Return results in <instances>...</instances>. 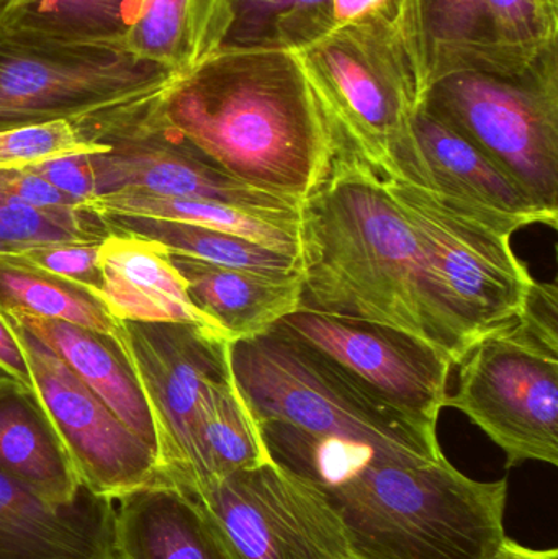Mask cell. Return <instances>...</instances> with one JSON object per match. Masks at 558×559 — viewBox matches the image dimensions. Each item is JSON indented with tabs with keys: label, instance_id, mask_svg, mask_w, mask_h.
I'll return each instance as SVG.
<instances>
[{
	"label": "cell",
	"instance_id": "e0dca14e",
	"mask_svg": "<svg viewBox=\"0 0 558 559\" xmlns=\"http://www.w3.org/2000/svg\"><path fill=\"white\" fill-rule=\"evenodd\" d=\"M98 265L100 286L91 295L117 321L192 324L228 338L193 305L186 280L170 262L169 251L157 242L110 231L100 242Z\"/></svg>",
	"mask_w": 558,
	"mask_h": 559
},
{
	"label": "cell",
	"instance_id": "5bb4252c",
	"mask_svg": "<svg viewBox=\"0 0 558 559\" xmlns=\"http://www.w3.org/2000/svg\"><path fill=\"white\" fill-rule=\"evenodd\" d=\"M7 322L28 361L33 400L64 447L84 488L117 502L138 489L164 483L154 450L51 348L9 319Z\"/></svg>",
	"mask_w": 558,
	"mask_h": 559
},
{
	"label": "cell",
	"instance_id": "6da1fadb",
	"mask_svg": "<svg viewBox=\"0 0 558 559\" xmlns=\"http://www.w3.org/2000/svg\"><path fill=\"white\" fill-rule=\"evenodd\" d=\"M298 215L301 308L399 329L452 365L478 344L382 179L353 151L337 150L330 176Z\"/></svg>",
	"mask_w": 558,
	"mask_h": 559
},
{
	"label": "cell",
	"instance_id": "8d00e7d4",
	"mask_svg": "<svg viewBox=\"0 0 558 559\" xmlns=\"http://www.w3.org/2000/svg\"><path fill=\"white\" fill-rule=\"evenodd\" d=\"M0 368L10 374L28 396H33L28 361L12 325L7 322L2 312H0Z\"/></svg>",
	"mask_w": 558,
	"mask_h": 559
},
{
	"label": "cell",
	"instance_id": "836d02e7",
	"mask_svg": "<svg viewBox=\"0 0 558 559\" xmlns=\"http://www.w3.org/2000/svg\"><path fill=\"white\" fill-rule=\"evenodd\" d=\"M26 170L41 177L59 192L78 200L81 206L82 203L97 195L94 169H92L91 156L87 154L46 160V163L26 167Z\"/></svg>",
	"mask_w": 558,
	"mask_h": 559
},
{
	"label": "cell",
	"instance_id": "d6986e66",
	"mask_svg": "<svg viewBox=\"0 0 558 559\" xmlns=\"http://www.w3.org/2000/svg\"><path fill=\"white\" fill-rule=\"evenodd\" d=\"M193 305L231 342L264 334L301 305V274L272 277L170 254Z\"/></svg>",
	"mask_w": 558,
	"mask_h": 559
},
{
	"label": "cell",
	"instance_id": "3957f363",
	"mask_svg": "<svg viewBox=\"0 0 558 559\" xmlns=\"http://www.w3.org/2000/svg\"><path fill=\"white\" fill-rule=\"evenodd\" d=\"M164 123L233 179L300 205L330 176L336 130L295 52L223 48L157 98Z\"/></svg>",
	"mask_w": 558,
	"mask_h": 559
},
{
	"label": "cell",
	"instance_id": "52a82bcc",
	"mask_svg": "<svg viewBox=\"0 0 558 559\" xmlns=\"http://www.w3.org/2000/svg\"><path fill=\"white\" fill-rule=\"evenodd\" d=\"M380 179L432 275L478 342L513 324L534 283L511 246L520 229L452 197L405 180Z\"/></svg>",
	"mask_w": 558,
	"mask_h": 559
},
{
	"label": "cell",
	"instance_id": "ac0fdd59",
	"mask_svg": "<svg viewBox=\"0 0 558 559\" xmlns=\"http://www.w3.org/2000/svg\"><path fill=\"white\" fill-rule=\"evenodd\" d=\"M117 502L118 559H236L202 504L177 486L156 483Z\"/></svg>",
	"mask_w": 558,
	"mask_h": 559
},
{
	"label": "cell",
	"instance_id": "4dcf8cb0",
	"mask_svg": "<svg viewBox=\"0 0 558 559\" xmlns=\"http://www.w3.org/2000/svg\"><path fill=\"white\" fill-rule=\"evenodd\" d=\"M110 229L84 209L38 210L0 193V254L48 245H100Z\"/></svg>",
	"mask_w": 558,
	"mask_h": 559
},
{
	"label": "cell",
	"instance_id": "4fadbf2b",
	"mask_svg": "<svg viewBox=\"0 0 558 559\" xmlns=\"http://www.w3.org/2000/svg\"><path fill=\"white\" fill-rule=\"evenodd\" d=\"M272 328L327 355L387 406L438 436L454 365L428 342L380 322L301 306Z\"/></svg>",
	"mask_w": 558,
	"mask_h": 559
},
{
	"label": "cell",
	"instance_id": "f1b7e54d",
	"mask_svg": "<svg viewBox=\"0 0 558 559\" xmlns=\"http://www.w3.org/2000/svg\"><path fill=\"white\" fill-rule=\"evenodd\" d=\"M491 74L523 71L558 45V0H480Z\"/></svg>",
	"mask_w": 558,
	"mask_h": 559
},
{
	"label": "cell",
	"instance_id": "83f0119b",
	"mask_svg": "<svg viewBox=\"0 0 558 559\" xmlns=\"http://www.w3.org/2000/svg\"><path fill=\"white\" fill-rule=\"evenodd\" d=\"M200 430L210 485L272 460L261 426L246 404L231 367L206 393Z\"/></svg>",
	"mask_w": 558,
	"mask_h": 559
},
{
	"label": "cell",
	"instance_id": "9c48e42d",
	"mask_svg": "<svg viewBox=\"0 0 558 559\" xmlns=\"http://www.w3.org/2000/svg\"><path fill=\"white\" fill-rule=\"evenodd\" d=\"M177 79L117 46L0 28V131L79 121L163 92Z\"/></svg>",
	"mask_w": 558,
	"mask_h": 559
},
{
	"label": "cell",
	"instance_id": "8fae6325",
	"mask_svg": "<svg viewBox=\"0 0 558 559\" xmlns=\"http://www.w3.org/2000/svg\"><path fill=\"white\" fill-rule=\"evenodd\" d=\"M159 95L157 92L75 121L85 140L110 147L107 153L91 156L97 195L140 190L174 199L213 200L259 212L300 209L213 166L164 123L157 110Z\"/></svg>",
	"mask_w": 558,
	"mask_h": 559
},
{
	"label": "cell",
	"instance_id": "d6a6232c",
	"mask_svg": "<svg viewBox=\"0 0 558 559\" xmlns=\"http://www.w3.org/2000/svg\"><path fill=\"white\" fill-rule=\"evenodd\" d=\"M100 245H48L0 254V261L81 286L92 293L100 286Z\"/></svg>",
	"mask_w": 558,
	"mask_h": 559
},
{
	"label": "cell",
	"instance_id": "74e56055",
	"mask_svg": "<svg viewBox=\"0 0 558 559\" xmlns=\"http://www.w3.org/2000/svg\"><path fill=\"white\" fill-rule=\"evenodd\" d=\"M491 559H558V551L556 548H553V550H533V548L523 547V545L517 544V542L507 537Z\"/></svg>",
	"mask_w": 558,
	"mask_h": 559
},
{
	"label": "cell",
	"instance_id": "484cf974",
	"mask_svg": "<svg viewBox=\"0 0 558 559\" xmlns=\"http://www.w3.org/2000/svg\"><path fill=\"white\" fill-rule=\"evenodd\" d=\"M102 219L110 231L150 239L166 248L170 254L186 255L209 264L258 272L272 277L301 274L300 258L274 251L228 233L163 219L131 216Z\"/></svg>",
	"mask_w": 558,
	"mask_h": 559
},
{
	"label": "cell",
	"instance_id": "9a60e30c",
	"mask_svg": "<svg viewBox=\"0 0 558 559\" xmlns=\"http://www.w3.org/2000/svg\"><path fill=\"white\" fill-rule=\"evenodd\" d=\"M379 177L461 200L518 229L558 226L556 213L541 209L487 154L422 107L413 120L412 141L390 157Z\"/></svg>",
	"mask_w": 558,
	"mask_h": 559
},
{
	"label": "cell",
	"instance_id": "5b68a950",
	"mask_svg": "<svg viewBox=\"0 0 558 559\" xmlns=\"http://www.w3.org/2000/svg\"><path fill=\"white\" fill-rule=\"evenodd\" d=\"M418 107L467 138L541 209L558 215V45L510 75H446Z\"/></svg>",
	"mask_w": 558,
	"mask_h": 559
},
{
	"label": "cell",
	"instance_id": "8992f818",
	"mask_svg": "<svg viewBox=\"0 0 558 559\" xmlns=\"http://www.w3.org/2000/svg\"><path fill=\"white\" fill-rule=\"evenodd\" d=\"M327 110L340 147L379 176L412 141L418 91L395 23L343 26L295 52Z\"/></svg>",
	"mask_w": 558,
	"mask_h": 559
},
{
	"label": "cell",
	"instance_id": "f546056e",
	"mask_svg": "<svg viewBox=\"0 0 558 559\" xmlns=\"http://www.w3.org/2000/svg\"><path fill=\"white\" fill-rule=\"evenodd\" d=\"M0 311H23L114 337L118 321L74 283L0 261Z\"/></svg>",
	"mask_w": 558,
	"mask_h": 559
},
{
	"label": "cell",
	"instance_id": "7a4b0ae2",
	"mask_svg": "<svg viewBox=\"0 0 558 559\" xmlns=\"http://www.w3.org/2000/svg\"><path fill=\"white\" fill-rule=\"evenodd\" d=\"M259 426L272 460L330 502L356 559H491L507 538V478L475 481L446 456L406 465L285 424Z\"/></svg>",
	"mask_w": 558,
	"mask_h": 559
},
{
	"label": "cell",
	"instance_id": "1f68e13d",
	"mask_svg": "<svg viewBox=\"0 0 558 559\" xmlns=\"http://www.w3.org/2000/svg\"><path fill=\"white\" fill-rule=\"evenodd\" d=\"M108 144L85 140L75 121L56 120L0 131V169H26L75 154H102Z\"/></svg>",
	"mask_w": 558,
	"mask_h": 559
},
{
	"label": "cell",
	"instance_id": "f35d334b",
	"mask_svg": "<svg viewBox=\"0 0 558 559\" xmlns=\"http://www.w3.org/2000/svg\"><path fill=\"white\" fill-rule=\"evenodd\" d=\"M26 394L25 391L20 388V384L13 380L10 374H7L5 371L0 368V397L10 396V394ZM28 396V394H26Z\"/></svg>",
	"mask_w": 558,
	"mask_h": 559
},
{
	"label": "cell",
	"instance_id": "e575fe53",
	"mask_svg": "<svg viewBox=\"0 0 558 559\" xmlns=\"http://www.w3.org/2000/svg\"><path fill=\"white\" fill-rule=\"evenodd\" d=\"M0 193L38 210L81 209L78 200L26 169H0Z\"/></svg>",
	"mask_w": 558,
	"mask_h": 559
},
{
	"label": "cell",
	"instance_id": "d590c367",
	"mask_svg": "<svg viewBox=\"0 0 558 559\" xmlns=\"http://www.w3.org/2000/svg\"><path fill=\"white\" fill-rule=\"evenodd\" d=\"M400 2L402 0H333L334 29L372 22L396 25Z\"/></svg>",
	"mask_w": 558,
	"mask_h": 559
},
{
	"label": "cell",
	"instance_id": "7402d4cb",
	"mask_svg": "<svg viewBox=\"0 0 558 559\" xmlns=\"http://www.w3.org/2000/svg\"><path fill=\"white\" fill-rule=\"evenodd\" d=\"M81 209L98 218L163 219L216 229L258 242L284 254H300V215L297 212H259L213 200L174 199L140 190L100 193Z\"/></svg>",
	"mask_w": 558,
	"mask_h": 559
},
{
	"label": "cell",
	"instance_id": "2e32d148",
	"mask_svg": "<svg viewBox=\"0 0 558 559\" xmlns=\"http://www.w3.org/2000/svg\"><path fill=\"white\" fill-rule=\"evenodd\" d=\"M115 501L82 488L55 504L0 472V559H118Z\"/></svg>",
	"mask_w": 558,
	"mask_h": 559
},
{
	"label": "cell",
	"instance_id": "7c38bea8",
	"mask_svg": "<svg viewBox=\"0 0 558 559\" xmlns=\"http://www.w3.org/2000/svg\"><path fill=\"white\" fill-rule=\"evenodd\" d=\"M192 498L236 559H356L320 489L274 460L216 479Z\"/></svg>",
	"mask_w": 558,
	"mask_h": 559
},
{
	"label": "cell",
	"instance_id": "ab89813d",
	"mask_svg": "<svg viewBox=\"0 0 558 559\" xmlns=\"http://www.w3.org/2000/svg\"><path fill=\"white\" fill-rule=\"evenodd\" d=\"M13 2H15V0H0V19L5 15L7 10L13 5Z\"/></svg>",
	"mask_w": 558,
	"mask_h": 559
},
{
	"label": "cell",
	"instance_id": "4316f807",
	"mask_svg": "<svg viewBox=\"0 0 558 559\" xmlns=\"http://www.w3.org/2000/svg\"><path fill=\"white\" fill-rule=\"evenodd\" d=\"M228 5L231 23L223 48L298 52L334 32L333 0H228Z\"/></svg>",
	"mask_w": 558,
	"mask_h": 559
},
{
	"label": "cell",
	"instance_id": "603a6c76",
	"mask_svg": "<svg viewBox=\"0 0 558 559\" xmlns=\"http://www.w3.org/2000/svg\"><path fill=\"white\" fill-rule=\"evenodd\" d=\"M228 0H143L124 51L182 79L223 48Z\"/></svg>",
	"mask_w": 558,
	"mask_h": 559
},
{
	"label": "cell",
	"instance_id": "cb8c5ba5",
	"mask_svg": "<svg viewBox=\"0 0 558 559\" xmlns=\"http://www.w3.org/2000/svg\"><path fill=\"white\" fill-rule=\"evenodd\" d=\"M0 472L55 504L74 501L84 488L45 414L26 394L0 397Z\"/></svg>",
	"mask_w": 558,
	"mask_h": 559
},
{
	"label": "cell",
	"instance_id": "ffe728a7",
	"mask_svg": "<svg viewBox=\"0 0 558 559\" xmlns=\"http://www.w3.org/2000/svg\"><path fill=\"white\" fill-rule=\"evenodd\" d=\"M396 32L419 98L446 75L491 72L480 0H402Z\"/></svg>",
	"mask_w": 558,
	"mask_h": 559
},
{
	"label": "cell",
	"instance_id": "30bf717a",
	"mask_svg": "<svg viewBox=\"0 0 558 559\" xmlns=\"http://www.w3.org/2000/svg\"><path fill=\"white\" fill-rule=\"evenodd\" d=\"M118 345L146 401L164 483L195 496L210 485L202 445L206 393L231 367V342L192 324L118 321Z\"/></svg>",
	"mask_w": 558,
	"mask_h": 559
},
{
	"label": "cell",
	"instance_id": "277c9868",
	"mask_svg": "<svg viewBox=\"0 0 558 559\" xmlns=\"http://www.w3.org/2000/svg\"><path fill=\"white\" fill-rule=\"evenodd\" d=\"M231 370L259 424L370 447L406 465L444 459L438 436L387 406L327 355L277 329L231 342Z\"/></svg>",
	"mask_w": 558,
	"mask_h": 559
},
{
	"label": "cell",
	"instance_id": "d4e9b609",
	"mask_svg": "<svg viewBox=\"0 0 558 559\" xmlns=\"http://www.w3.org/2000/svg\"><path fill=\"white\" fill-rule=\"evenodd\" d=\"M141 7L143 0H15L0 19V28L123 49Z\"/></svg>",
	"mask_w": 558,
	"mask_h": 559
},
{
	"label": "cell",
	"instance_id": "44dd1931",
	"mask_svg": "<svg viewBox=\"0 0 558 559\" xmlns=\"http://www.w3.org/2000/svg\"><path fill=\"white\" fill-rule=\"evenodd\" d=\"M0 312L51 348L156 453V436L146 401L123 354L108 335L29 312Z\"/></svg>",
	"mask_w": 558,
	"mask_h": 559
},
{
	"label": "cell",
	"instance_id": "ba28073f",
	"mask_svg": "<svg viewBox=\"0 0 558 559\" xmlns=\"http://www.w3.org/2000/svg\"><path fill=\"white\" fill-rule=\"evenodd\" d=\"M459 388L446 397L497 443L508 468L558 465V334L524 316L465 355Z\"/></svg>",
	"mask_w": 558,
	"mask_h": 559
}]
</instances>
